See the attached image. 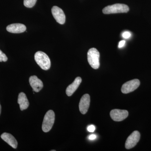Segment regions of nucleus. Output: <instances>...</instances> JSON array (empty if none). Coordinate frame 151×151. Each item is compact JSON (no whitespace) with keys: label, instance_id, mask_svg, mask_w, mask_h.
Segmentation results:
<instances>
[{"label":"nucleus","instance_id":"obj_5","mask_svg":"<svg viewBox=\"0 0 151 151\" xmlns=\"http://www.w3.org/2000/svg\"><path fill=\"white\" fill-rule=\"evenodd\" d=\"M140 84L139 80L138 79H133L126 82L123 84L122 88V92L124 94H128L133 92L137 89Z\"/></svg>","mask_w":151,"mask_h":151},{"label":"nucleus","instance_id":"obj_22","mask_svg":"<svg viewBox=\"0 0 151 151\" xmlns=\"http://www.w3.org/2000/svg\"><path fill=\"white\" fill-rule=\"evenodd\" d=\"M55 150H51V151H55Z\"/></svg>","mask_w":151,"mask_h":151},{"label":"nucleus","instance_id":"obj_15","mask_svg":"<svg viewBox=\"0 0 151 151\" xmlns=\"http://www.w3.org/2000/svg\"><path fill=\"white\" fill-rule=\"evenodd\" d=\"M37 0H24V4L27 8H32L35 5Z\"/></svg>","mask_w":151,"mask_h":151},{"label":"nucleus","instance_id":"obj_17","mask_svg":"<svg viewBox=\"0 0 151 151\" xmlns=\"http://www.w3.org/2000/svg\"><path fill=\"white\" fill-rule=\"evenodd\" d=\"M122 36L124 38L128 39L131 37V34L129 32L126 31L123 33Z\"/></svg>","mask_w":151,"mask_h":151},{"label":"nucleus","instance_id":"obj_14","mask_svg":"<svg viewBox=\"0 0 151 151\" xmlns=\"http://www.w3.org/2000/svg\"><path fill=\"white\" fill-rule=\"evenodd\" d=\"M18 103L19 105L20 109L21 111L26 110L29 106V102L26 95L24 92H21L19 94Z\"/></svg>","mask_w":151,"mask_h":151},{"label":"nucleus","instance_id":"obj_21","mask_svg":"<svg viewBox=\"0 0 151 151\" xmlns=\"http://www.w3.org/2000/svg\"><path fill=\"white\" fill-rule=\"evenodd\" d=\"M1 105L0 104V115H1Z\"/></svg>","mask_w":151,"mask_h":151},{"label":"nucleus","instance_id":"obj_11","mask_svg":"<svg viewBox=\"0 0 151 151\" xmlns=\"http://www.w3.org/2000/svg\"><path fill=\"white\" fill-rule=\"evenodd\" d=\"M6 30L9 32L12 33H21L25 31L26 27L22 24H13L8 26Z\"/></svg>","mask_w":151,"mask_h":151},{"label":"nucleus","instance_id":"obj_10","mask_svg":"<svg viewBox=\"0 0 151 151\" xmlns=\"http://www.w3.org/2000/svg\"><path fill=\"white\" fill-rule=\"evenodd\" d=\"M30 85L32 87L33 91L38 92L42 89L43 84L42 81L36 76H32L29 78Z\"/></svg>","mask_w":151,"mask_h":151},{"label":"nucleus","instance_id":"obj_12","mask_svg":"<svg viewBox=\"0 0 151 151\" xmlns=\"http://www.w3.org/2000/svg\"><path fill=\"white\" fill-rule=\"evenodd\" d=\"M81 81L82 79L81 77H76L73 83L68 86L66 89V94L67 96H71L73 94L81 84Z\"/></svg>","mask_w":151,"mask_h":151},{"label":"nucleus","instance_id":"obj_6","mask_svg":"<svg viewBox=\"0 0 151 151\" xmlns=\"http://www.w3.org/2000/svg\"><path fill=\"white\" fill-rule=\"evenodd\" d=\"M140 139V134L137 131H134L127 138L125 144L127 149H130L137 145Z\"/></svg>","mask_w":151,"mask_h":151},{"label":"nucleus","instance_id":"obj_19","mask_svg":"<svg viewBox=\"0 0 151 151\" xmlns=\"http://www.w3.org/2000/svg\"><path fill=\"white\" fill-rule=\"evenodd\" d=\"M125 42H125V40L121 41L119 42V48H122V47H123L124 46V45H125Z\"/></svg>","mask_w":151,"mask_h":151},{"label":"nucleus","instance_id":"obj_3","mask_svg":"<svg viewBox=\"0 0 151 151\" xmlns=\"http://www.w3.org/2000/svg\"><path fill=\"white\" fill-rule=\"evenodd\" d=\"M100 52L97 49L92 48L89 50L87 53V59L90 66L94 69L100 67Z\"/></svg>","mask_w":151,"mask_h":151},{"label":"nucleus","instance_id":"obj_13","mask_svg":"<svg viewBox=\"0 0 151 151\" xmlns=\"http://www.w3.org/2000/svg\"><path fill=\"white\" fill-rule=\"evenodd\" d=\"M1 138L10 146L14 149H16L17 147L18 143L14 136L7 133H3L1 135Z\"/></svg>","mask_w":151,"mask_h":151},{"label":"nucleus","instance_id":"obj_4","mask_svg":"<svg viewBox=\"0 0 151 151\" xmlns=\"http://www.w3.org/2000/svg\"><path fill=\"white\" fill-rule=\"evenodd\" d=\"M55 119L54 112L49 110L47 112L44 118L42 125V130L44 132H49L54 124Z\"/></svg>","mask_w":151,"mask_h":151},{"label":"nucleus","instance_id":"obj_20","mask_svg":"<svg viewBox=\"0 0 151 151\" xmlns=\"http://www.w3.org/2000/svg\"><path fill=\"white\" fill-rule=\"evenodd\" d=\"M96 138H97V137H96V135L95 134L90 135L89 136V137H88L89 140H92L95 139H96Z\"/></svg>","mask_w":151,"mask_h":151},{"label":"nucleus","instance_id":"obj_1","mask_svg":"<svg viewBox=\"0 0 151 151\" xmlns=\"http://www.w3.org/2000/svg\"><path fill=\"white\" fill-rule=\"evenodd\" d=\"M35 59L40 67L44 70L50 68L51 63L48 55L42 51H38L35 55Z\"/></svg>","mask_w":151,"mask_h":151},{"label":"nucleus","instance_id":"obj_2","mask_svg":"<svg viewBox=\"0 0 151 151\" xmlns=\"http://www.w3.org/2000/svg\"><path fill=\"white\" fill-rule=\"evenodd\" d=\"M129 10V6L124 4H116L107 6L103 9L104 14L123 13H127Z\"/></svg>","mask_w":151,"mask_h":151},{"label":"nucleus","instance_id":"obj_18","mask_svg":"<svg viewBox=\"0 0 151 151\" xmlns=\"http://www.w3.org/2000/svg\"><path fill=\"white\" fill-rule=\"evenodd\" d=\"M87 131L89 132H93L95 130V127L94 125H90L87 127Z\"/></svg>","mask_w":151,"mask_h":151},{"label":"nucleus","instance_id":"obj_8","mask_svg":"<svg viewBox=\"0 0 151 151\" xmlns=\"http://www.w3.org/2000/svg\"><path fill=\"white\" fill-rule=\"evenodd\" d=\"M51 11L52 16L58 23L61 24L65 23V15L62 9L56 6H54L52 8Z\"/></svg>","mask_w":151,"mask_h":151},{"label":"nucleus","instance_id":"obj_7","mask_svg":"<svg viewBox=\"0 0 151 151\" xmlns=\"http://www.w3.org/2000/svg\"><path fill=\"white\" fill-rule=\"evenodd\" d=\"M129 115L127 110L114 109L110 113V116L113 121L115 122H121L127 118Z\"/></svg>","mask_w":151,"mask_h":151},{"label":"nucleus","instance_id":"obj_16","mask_svg":"<svg viewBox=\"0 0 151 151\" xmlns=\"http://www.w3.org/2000/svg\"><path fill=\"white\" fill-rule=\"evenodd\" d=\"M7 60V57L0 50V62H6Z\"/></svg>","mask_w":151,"mask_h":151},{"label":"nucleus","instance_id":"obj_9","mask_svg":"<svg viewBox=\"0 0 151 151\" xmlns=\"http://www.w3.org/2000/svg\"><path fill=\"white\" fill-rule=\"evenodd\" d=\"M90 98L89 94H85L81 97L79 104V111L82 114L87 113L90 105Z\"/></svg>","mask_w":151,"mask_h":151}]
</instances>
